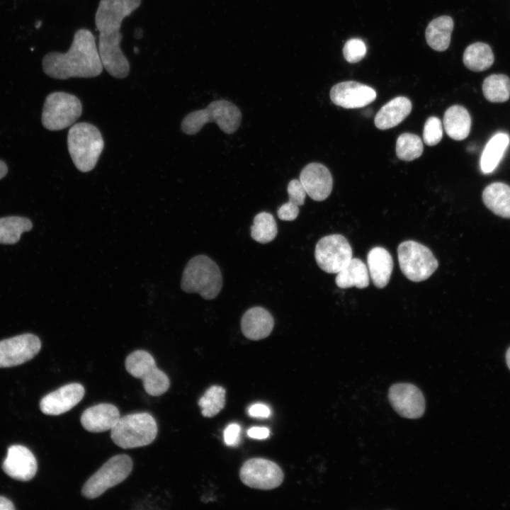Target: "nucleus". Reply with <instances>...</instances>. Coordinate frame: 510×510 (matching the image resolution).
<instances>
[{
  "label": "nucleus",
  "mask_w": 510,
  "mask_h": 510,
  "mask_svg": "<svg viewBox=\"0 0 510 510\" xmlns=\"http://www.w3.org/2000/svg\"><path fill=\"white\" fill-rule=\"evenodd\" d=\"M463 60L469 69L482 72L489 69L494 59L491 47L486 43L477 42L470 45L465 49Z\"/></svg>",
  "instance_id": "cd10ccee"
},
{
  "label": "nucleus",
  "mask_w": 510,
  "mask_h": 510,
  "mask_svg": "<svg viewBox=\"0 0 510 510\" xmlns=\"http://www.w3.org/2000/svg\"><path fill=\"white\" fill-rule=\"evenodd\" d=\"M482 92L490 102H505L510 96V79L504 74L489 75L483 81Z\"/></svg>",
  "instance_id": "c756f323"
},
{
  "label": "nucleus",
  "mask_w": 510,
  "mask_h": 510,
  "mask_svg": "<svg viewBox=\"0 0 510 510\" xmlns=\"http://www.w3.org/2000/svg\"><path fill=\"white\" fill-rule=\"evenodd\" d=\"M222 286L221 271L217 264L205 255L191 259L185 266L181 288L186 293H197L205 300L217 296Z\"/></svg>",
  "instance_id": "7ed1b4c3"
},
{
  "label": "nucleus",
  "mask_w": 510,
  "mask_h": 510,
  "mask_svg": "<svg viewBox=\"0 0 510 510\" xmlns=\"http://www.w3.org/2000/svg\"><path fill=\"white\" fill-rule=\"evenodd\" d=\"M421 138L416 135L405 132L399 136L396 142V154L403 161H412L423 153Z\"/></svg>",
  "instance_id": "473e14b6"
},
{
  "label": "nucleus",
  "mask_w": 510,
  "mask_h": 510,
  "mask_svg": "<svg viewBox=\"0 0 510 510\" xmlns=\"http://www.w3.org/2000/svg\"><path fill=\"white\" fill-rule=\"evenodd\" d=\"M82 105L73 94L57 91L45 98L42 123L49 130H60L73 125L81 116Z\"/></svg>",
  "instance_id": "0eeeda50"
},
{
  "label": "nucleus",
  "mask_w": 510,
  "mask_h": 510,
  "mask_svg": "<svg viewBox=\"0 0 510 510\" xmlns=\"http://www.w3.org/2000/svg\"><path fill=\"white\" fill-rule=\"evenodd\" d=\"M509 143V136L505 132H498L488 141L480 159V168L484 174H489L495 169Z\"/></svg>",
  "instance_id": "bb28decb"
},
{
  "label": "nucleus",
  "mask_w": 510,
  "mask_h": 510,
  "mask_svg": "<svg viewBox=\"0 0 510 510\" xmlns=\"http://www.w3.org/2000/svg\"><path fill=\"white\" fill-rule=\"evenodd\" d=\"M273 325V316L261 307H254L246 310L241 320V329L244 336L254 341L268 336Z\"/></svg>",
  "instance_id": "aec40b11"
},
{
  "label": "nucleus",
  "mask_w": 510,
  "mask_h": 510,
  "mask_svg": "<svg viewBox=\"0 0 510 510\" xmlns=\"http://www.w3.org/2000/svg\"><path fill=\"white\" fill-rule=\"evenodd\" d=\"M335 283L340 288H366L369 285L368 267L361 259L352 258L337 273Z\"/></svg>",
  "instance_id": "a878e982"
},
{
  "label": "nucleus",
  "mask_w": 510,
  "mask_h": 510,
  "mask_svg": "<svg viewBox=\"0 0 510 510\" xmlns=\"http://www.w3.org/2000/svg\"><path fill=\"white\" fill-rule=\"evenodd\" d=\"M329 95L333 103L344 108H362L376 98V92L373 88L353 81L335 84Z\"/></svg>",
  "instance_id": "2eb2a0df"
},
{
  "label": "nucleus",
  "mask_w": 510,
  "mask_h": 510,
  "mask_svg": "<svg viewBox=\"0 0 510 510\" xmlns=\"http://www.w3.org/2000/svg\"><path fill=\"white\" fill-rule=\"evenodd\" d=\"M300 181L307 194L316 201L327 198L333 187V178L329 170L319 163L306 165L300 172Z\"/></svg>",
  "instance_id": "a211bd4d"
},
{
  "label": "nucleus",
  "mask_w": 510,
  "mask_h": 510,
  "mask_svg": "<svg viewBox=\"0 0 510 510\" xmlns=\"http://www.w3.org/2000/svg\"><path fill=\"white\" fill-rule=\"evenodd\" d=\"M225 395L226 391L221 386L213 385L208 388L198 401L202 415L205 417L217 415L225 407Z\"/></svg>",
  "instance_id": "2f4dec72"
},
{
  "label": "nucleus",
  "mask_w": 510,
  "mask_h": 510,
  "mask_svg": "<svg viewBox=\"0 0 510 510\" xmlns=\"http://www.w3.org/2000/svg\"><path fill=\"white\" fill-rule=\"evenodd\" d=\"M142 0H100L95 15L99 32L98 49L103 68L112 76L126 77L129 61L120 49L123 38L120 29L123 21L141 4Z\"/></svg>",
  "instance_id": "f257e3e1"
},
{
  "label": "nucleus",
  "mask_w": 510,
  "mask_h": 510,
  "mask_svg": "<svg viewBox=\"0 0 510 510\" xmlns=\"http://www.w3.org/2000/svg\"><path fill=\"white\" fill-rule=\"evenodd\" d=\"M85 390L79 383H70L46 395L40 402L42 413L60 415L76 405L84 397Z\"/></svg>",
  "instance_id": "dca6fc26"
},
{
  "label": "nucleus",
  "mask_w": 510,
  "mask_h": 510,
  "mask_svg": "<svg viewBox=\"0 0 510 510\" xmlns=\"http://www.w3.org/2000/svg\"><path fill=\"white\" fill-rule=\"evenodd\" d=\"M33 227L31 221L20 216H8L0 218V243L15 244L21 235Z\"/></svg>",
  "instance_id": "c85d7f7f"
},
{
  "label": "nucleus",
  "mask_w": 510,
  "mask_h": 510,
  "mask_svg": "<svg viewBox=\"0 0 510 510\" xmlns=\"http://www.w3.org/2000/svg\"><path fill=\"white\" fill-rule=\"evenodd\" d=\"M247 434L255 439H265L269 436V429L266 427L254 426L249 429Z\"/></svg>",
  "instance_id": "ea45409f"
},
{
  "label": "nucleus",
  "mask_w": 510,
  "mask_h": 510,
  "mask_svg": "<svg viewBox=\"0 0 510 510\" xmlns=\"http://www.w3.org/2000/svg\"><path fill=\"white\" fill-rule=\"evenodd\" d=\"M506 364L510 370V347L507 349L506 353Z\"/></svg>",
  "instance_id": "37998d69"
},
{
  "label": "nucleus",
  "mask_w": 510,
  "mask_h": 510,
  "mask_svg": "<svg viewBox=\"0 0 510 510\" xmlns=\"http://www.w3.org/2000/svg\"><path fill=\"white\" fill-rule=\"evenodd\" d=\"M13 504L7 498L0 496V510H13Z\"/></svg>",
  "instance_id": "a19ab883"
},
{
  "label": "nucleus",
  "mask_w": 510,
  "mask_h": 510,
  "mask_svg": "<svg viewBox=\"0 0 510 510\" xmlns=\"http://www.w3.org/2000/svg\"><path fill=\"white\" fill-rule=\"evenodd\" d=\"M299 206L290 202L283 204L278 210L279 219L285 221H293L298 217Z\"/></svg>",
  "instance_id": "e433bc0d"
},
{
  "label": "nucleus",
  "mask_w": 510,
  "mask_h": 510,
  "mask_svg": "<svg viewBox=\"0 0 510 510\" xmlns=\"http://www.w3.org/2000/svg\"><path fill=\"white\" fill-rule=\"evenodd\" d=\"M412 103L404 96H397L387 102L375 117V125L380 130H387L402 123L412 110Z\"/></svg>",
  "instance_id": "412c9836"
},
{
  "label": "nucleus",
  "mask_w": 510,
  "mask_h": 510,
  "mask_svg": "<svg viewBox=\"0 0 510 510\" xmlns=\"http://www.w3.org/2000/svg\"><path fill=\"white\" fill-rule=\"evenodd\" d=\"M397 255L402 273L412 281L428 279L438 266L431 251L415 241L402 242L397 248Z\"/></svg>",
  "instance_id": "6e6552de"
},
{
  "label": "nucleus",
  "mask_w": 510,
  "mask_h": 510,
  "mask_svg": "<svg viewBox=\"0 0 510 510\" xmlns=\"http://www.w3.org/2000/svg\"><path fill=\"white\" fill-rule=\"evenodd\" d=\"M67 146L77 169L88 172L95 167L104 143L96 127L88 123H79L72 125L68 132Z\"/></svg>",
  "instance_id": "20e7f679"
},
{
  "label": "nucleus",
  "mask_w": 510,
  "mask_h": 510,
  "mask_svg": "<svg viewBox=\"0 0 510 510\" xmlns=\"http://www.w3.org/2000/svg\"><path fill=\"white\" fill-rule=\"evenodd\" d=\"M45 74L57 79L98 76L103 65L94 34L86 28L76 30L65 53L49 52L42 60Z\"/></svg>",
  "instance_id": "f03ea898"
},
{
  "label": "nucleus",
  "mask_w": 510,
  "mask_h": 510,
  "mask_svg": "<svg viewBox=\"0 0 510 510\" xmlns=\"http://www.w3.org/2000/svg\"><path fill=\"white\" fill-rule=\"evenodd\" d=\"M239 476L245 485L263 490L278 487L284 478L282 469L276 463L261 458L246 460L240 469Z\"/></svg>",
  "instance_id": "f8f14e48"
},
{
  "label": "nucleus",
  "mask_w": 510,
  "mask_h": 510,
  "mask_svg": "<svg viewBox=\"0 0 510 510\" xmlns=\"http://www.w3.org/2000/svg\"><path fill=\"white\" fill-rule=\"evenodd\" d=\"M119 419L120 412L115 405L101 403L87 408L81 416V424L89 432L100 433L111 430Z\"/></svg>",
  "instance_id": "6ab92c4d"
},
{
  "label": "nucleus",
  "mask_w": 510,
  "mask_h": 510,
  "mask_svg": "<svg viewBox=\"0 0 510 510\" xmlns=\"http://www.w3.org/2000/svg\"><path fill=\"white\" fill-rule=\"evenodd\" d=\"M110 431L111 438L118 446L133 448L153 442L157 434V424L150 414L139 412L120 417Z\"/></svg>",
  "instance_id": "423d86ee"
},
{
  "label": "nucleus",
  "mask_w": 510,
  "mask_h": 510,
  "mask_svg": "<svg viewBox=\"0 0 510 510\" xmlns=\"http://www.w3.org/2000/svg\"><path fill=\"white\" fill-rule=\"evenodd\" d=\"M240 426L239 424L232 423L229 424L224 431V441L227 446H237L239 441Z\"/></svg>",
  "instance_id": "4c0bfd02"
},
{
  "label": "nucleus",
  "mask_w": 510,
  "mask_h": 510,
  "mask_svg": "<svg viewBox=\"0 0 510 510\" xmlns=\"http://www.w3.org/2000/svg\"><path fill=\"white\" fill-rule=\"evenodd\" d=\"M446 134L455 140H463L470 134L471 118L463 106L455 105L448 108L443 116Z\"/></svg>",
  "instance_id": "393cba45"
},
{
  "label": "nucleus",
  "mask_w": 510,
  "mask_h": 510,
  "mask_svg": "<svg viewBox=\"0 0 510 510\" xmlns=\"http://www.w3.org/2000/svg\"><path fill=\"white\" fill-rule=\"evenodd\" d=\"M485 206L493 213L504 218H510V186L502 182L488 185L482 192Z\"/></svg>",
  "instance_id": "b1692460"
},
{
  "label": "nucleus",
  "mask_w": 510,
  "mask_h": 510,
  "mask_svg": "<svg viewBox=\"0 0 510 510\" xmlns=\"http://www.w3.org/2000/svg\"><path fill=\"white\" fill-rule=\"evenodd\" d=\"M454 23L451 17L441 16L433 19L425 31L426 42L438 52H443L449 47Z\"/></svg>",
  "instance_id": "5701e85b"
},
{
  "label": "nucleus",
  "mask_w": 510,
  "mask_h": 510,
  "mask_svg": "<svg viewBox=\"0 0 510 510\" xmlns=\"http://www.w3.org/2000/svg\"><path fill=\"white\" fill-rule=\"evenodd\" d=\"M125 366L131 375L142 380L144 389L148 395L159 396L169 388V377L157 367L154 357L148 351H132L127 356Z\"/></svg>",
  "instance_id": "9d476101"
},
{
  "label": "nucleus",
  "mask_w": 510,
  "mask_h": 510,
  "mask_svg": "<svg viewBox=\"0 0 510 510\" xmlns=\"http://www.w3.org/2000/svg\"><path fill=\"white\" fill-rule=\"evenodd\" d=\"M242 113L232 103L219 100L211 102L205 108L188 113L181 122V130L187 135H195L207 123L215 122L226 134L234 133L239 127Z\"/></svg>",
  "instance_id": "39448f33"
},
{
  "label": "nucleus",
  "mask_w": 510,
  "mask_h": 510,
  "mask_svg": "<svg viewBox=\"0 0 510 510\" xmlns=\"http://www.w3.org/2000/svg\"><path fill=\"white\" fill-rule=\"evenodd\" d=\"M314 256L322 270L337 273L352 259V249L344 236L330 234L318 241Z\"/></svg>",
  "instance_id": "9b49d317"
},
{
  "label": "nucleus",
  "mask_w": 510,
  "mask_h": 510,
  "mask_svg": "<svg viewBox=\"0 0 510 510\" xmlns=\"http://www.w3.org/2000/svg\"><path fill=\"white\" fill-rule=\"evenodd\" d=\"M41 341L33 334H25L0 341V368L21 365L40 351Z\"/></svg>",
  "instance_id": "ddd939ff"
},
{
  "label": "nucleus",
  "mask_w": 510,
  "mask_h": 510,
  "mask_svg": "<svg viewBox=\"0 0 510 510\" xmlns=\"http://www.w3.org/2000/svg\"><path fill=\"white\" fill-rule=\"evenodd\" d=\"M365 42L359 38L348 40L343 47L344 59L349 63H356L361 61L366 54Z\"/></svg>",
  "instance_id": "f704fd0d"
},
{
  "label": "nucleus",
  "mask_w": 510,
  "mask_h": 510,
  "mask_svg": "<svg viewBox=\"0 0 510 510\" xmlns=\"http://www.w3.org/2000/svg\"><path fill=\"white\" fill-rule=\"evenodd\" d=\"M249 414L256 418H268L271 414V410L266 404L256 403L249 408Z\"/></svg>",
  "instance_id": "58836bf2"
},
{
  "label": "nucleus",
  "mask_w": 510,
  "mask_h": 510,
  "mask_svg": "<svg viewBox=\"0 0 510 510\" xmlns=\"http://www.w3.org/2000/svg\"><path fill=\"white\" fill-rule=\"evenodd\" d=\"M2 469L9 477L28 481L36 474L37 460L33 453L21 445H13L7 450V455L2 464Z\"/></svg>",
  "instance_id": "f3484780"
},
{
  "label": "nucleus",
  "mask_w": 510,
  "mask_h": 510,
  "mask_svg": "<svg viewBox=\"0 0 510 510\" xmlns=\"http://www.w3.org/2000/svg\"><path fill=\"white\" fill-rule=\"evenodd\" d=\"M443 137L442 123L438 118H429L424 127L423 139L429 146L437 144Z\"/></svg>",
  "instance_id": "72a5a7b5"
},
{
  "label": "nucleus",
  "mask_w": 510,
  "mask_h": 510,
  "mask_svg": "<svg viewBox=\"0 0 510 510\" xmlns=\"http://www.w3.org/2000/svg\"><path fill=\"white\" fill-rule=\"evenodd\" d=\"M277 233V224L271 213L261 212L254 217L251 227V236L253 239L266 244L273 240Z\"/></svg>",
  "instance_id": "7c9ffc66"
},
{
  "label": "nucleus",
  "mask_w": 510,
  "mask_h": 510,
  "mask_svg": "<svg viewBox=\"0 0 510 510\" xmlns=\"http://www.w3.org/2000/svg\"><path fill=\"white\" fill-rule=\"evenodd\" d=\"M287 191L289 202L298 206L305 203L307 193L300 180H291L288 185Z\"/></svg>",
  "instance_id": "c9c22d12"
},
{
  "label": "nucleus",
  "mask_w": 510,
  "mask_h": 510,
  "mask_svg": "<svg viewBox=\"0 0 510 510\" xmlns=\"http://www.w3.org/2000/svg\"><path fill=\"white\" fill-rule=\"evenodd\" d=\"M367 263L374 285L378 288L385 287L393 268V261L389 251L380 246L371 249L368 254Z\"/></svg>",
  "instance_id": "4be33fe9"
},
{
  "label": "nucleus",
  "mask_w": 510,
  "mask_h": 510,
  "mask_svg": "<svg viewBox=\"0 0 510 510\" xmlns=\"http://www.w3.org/2000/svg\"><path fill=\"white\" fill-rule=\"evenodd\" d=\"M8 172V166L6 164L0 159V179L4 178Z\"/></svg>",
  "instance_id": "79ce46f5"
},
{
  "label": "nucleus",
  "mask_w": 510,
  "mask_h": 510,
  "mask_svg": "<svg viewBox=\"0 0 510 510\" xmlns=\"http://www.w3.org/2000/svg\"><path fill=\"white\" fill-rule=\"evenodd\" d=\"M392 408L400 416L408 419L421 417L425 411V400L421 391L411 383L392 385L388 391Z\"/></svg>",
  "instance_id": "4468645a"
},
{
  "label": "nucleus",
  "mask_w": 510,
  "mask_h": 510,
  "mask_svg": "<svg viewBox=\"0 0 510 510\" xmlns=\"http://www.w3.org/2000/svg\"><path fill=\"white\" fill-rule=\"evenodd\" d=\"M132 460L125 454L116 455L107 460L85 482L82 495L87 499H95L113 487L130 475L132 470Z\"/></svg>",
  "instance_id": "1a4fd4ad"
}]
</instances>
